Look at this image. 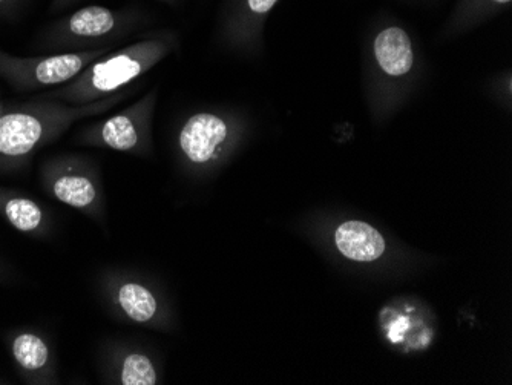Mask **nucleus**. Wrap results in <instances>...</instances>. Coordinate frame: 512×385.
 <instances>
[{"label": "nucleus", "instance_id": "1", "mask_svg": "<svg viewBox=\"0 0 512 385\" xmlns=\"http://www.w3.org/2000/svg\"><path fill=\"white\" fill-rule=\"evenodd\" d=\"M122 94L85 106L34 99L0 114V166L22 165L37 149L54 142L69 126L117 105Z\"/></svg>", "mask_w": 512, "mask_h": 385}, {"label": "nucleus", "instance_id": "2", "mask_svg": "<svg viewBox=\"0 0 512 385\" xmlns=\"http://www.w3.org/2000/svg\"><path fill=\"white\" fill-rule=\"evenodd\" d=\"M165 39H145L123 50L105 54L83 70L63 88L43 94L40 99L54 100L69 106H85L114 96L120 89L148 73L168 54Z\"/></svg>", "mask_w": 512, "mask_h": 385}, {"label": "nucleus", "instance_id": "3", "mask_svg": "<svg viewBox=\"0 0 512 385\" xmlns=\"http://www.w3.org/2000/svg\"><path fill=\"white\" fill-rule=\"evenodd\" d=\"M108 53V48H99L54 56L16 57L0 50V77L20 93L53 88L76 79L91 63Z\"/></svg>", "mask_w": 512, "mask_h": 385}, {"label": "nucleus", "instance_id": "4", "mask_svg": "<svg viewBox=\"0 0 512 385\" xmlns=\"http://www.w3.org/2000/svg\"><path fill=\"white\" fill-rule=\"evenodd\" d=\"M135 20L137 13L134 10L119 11L91 5L74 11L46 28L43 42L50 47L71 48L103 40H117V37L134 30Z\"/></svg>", "mask_w": 512, "mask_h": 385}, {"label": "nucleus", "instance_id": "5", "mask_svg": "<svg viewBox=\"0 0 512 385\" xmlns=\"http://www.w3.org/2000/svg\"><path fill=\"white\" fill-rule=\"evenodd\" d=\"M151 106V99L142 100L122 114L92 126L86 132V140L94 145L106 146L112 151L135 152L145 149Z\"/></svg>", "mask_w": 512, "mask_h": 385}, {"label": "nucleus", "instance_id": "6", "mask_svg": "<svg viewBox=\"0 0 512 385\" xmlns=\"http://www.w3.org/2000/svg\"><path fill=\"white\" fill-rule=\"evenodd\" d=\"M229 139V125L212 112H198L184 123L180 148L195 165H206L220 154Z\"/></svg>", "mask_w": 512, "mask_h": 385}, {"label": "nucleus", "instance_id": "7", "mask_svg": "<svg viewBox=\"0 0 512 385\" xmlns=\"http://www.w3.org/2000/svg\"><path fill=\"white\" fill-rule=\"evenodd\" d=\"M43 177L54 198L71 208L86 209L96 201V186L73 162L51 160L43 168Z\"/></svg>", "mask_w": 512, "mask_h": 385}, {"label": "nucleus", "instance_id": "8", "mask_svg": "<svg viewBox=\"0 0 512 385\" xmlns=\"http://www.w3.org/2000/svg\"><path fill=\"white\" fill-rule=\"evenodd\" d=\"M335 243L344 257L359 263L378 260L385 252V240L381 232L364 221L342 223L336 229Z\"/></svg>", "mask_w": 512, "mask_h": 385}, {"label": "nucleus", "instance_id": "9", "mask_svg": "<svg viewBox=\"0 0 512 385\" xmlns=\"http://www.w3.org/2000/svg\"><path fill=\"white\" fill-rule=\"evenodd\" d=\"M375 54L379 66L388 76H405L413 68V47L402 28L391 27L382 31L375 40Z\"/></svg>", "mask_w": 512, "mask_h": 385}, {"label": "nucleus", "instance_id": "10", "mask_svg": "<svg viewBox=\"0 0 512 385\" xmlns=\"http://www.w3.org/2000/svg\"><path fill=\"white\" fill-rule=\"evenodd\" d=\"M11 353L17 366L27 375L42 376L48 372L51 361L50 347L37 333H17L11 341Z\"/></svg>", "mask_w": 512, "mask_h": 385}, {"label": "nucleus", "instance_id": "11", "mask_svg": "<svg viewBox=\"0 0 512 385\" xmlns=\"http://www.w3.org/2000/svg\"><path fill=\"white\" fill-rule=\"evenodd\" d=\"M0 212L14 229L23 234H37L45 224L43 209L36 201L23 195L0 191Z\"/></svg>", "mask_w": 512, "mask_h": 385}, {"label": "nucleus", "instance_id": "12", "mask_svg": "<svg viewBox=\"0 0 512 385\" xmlns=\"http://www.w3.org/2000/svg\"><path fill=\"white\" fill-rule=\"evenodd\" d=\"M119 304L135 323H148L157 313L154 295L142 284L126 283L119 290Z\"/></svg>", "mask_w": 512, "mask_h": 385}, {"label": "nucleus", "instance_id": "13", "mask_svg": "<svg viewBox=\"0 0 512 385\" xmlns=\"http://www.w3.org/2000/svg\"><path fill=\"white\" fill-rule=\"evenodd\" d=\"M120 381L123 385H154L157 384V372L148 356L132 353L123 361Z\"/></svg>", "mask_w": 512, "mask_h": 385}, {"label": "nucleus", "instance_id": "14", "mask_svg": "<svg viewBox=\"0 0 512 385\" xmlns=\"http://www.w3.org/2000/svg\"><path fill=\"white\" fill-rule=\"evenodd\" d=\"M278 0H246V7L250 16L260 17L270 13Z\"/></svg>", "mask_w": 512, "mask_h": 385}, {"label": "nucleus", "instance_id": "15", "mask_svg": "<svg viewBox=\"0 0 512 385\" xmlns=\"http://www.w3.org/2000/svg\"><path fill=\"white\" fill-rule=\"evenodd\" d=\"M25 0H0V16H10L22 7Z\"/></svg>", "mask_w": 512, "mask_h": 385}, {"label": "nucleus", "instance_id": "16", "mask_svg": "<svg viewBox=\"0 0 512 385\" xmlns=\"http://www.w3.org/2000/svg\"><path fill=\"white\" fill-rule=\"evenodd\" d=\"M77 0H53V5H51V11L56 13V11L65 10V8L71 7V5L76 4Z\"/></svg>", "mask_w": 512, "mask_h": 385}, {"label": "nucleus", "instance_id": "17", "mask_svg": "<svg viewBox=\"0 0 512 385\" xmlns=\"http://www.w3.org/2000/svg\"><path fill=\"white\" fill-rule=\"evenodd\" d=\"M494 2H497V4H508L511 0H494Z\"/></svg>", "mask_w": 512, "mask_h": 385}, {"label": "nucleus", "instance_id": "18", "mask_svg": "<svg viewBox=\"0 0 512 385\" xmlns=\"http://www.w3.org/2000/svg\"><path fill=\"white\" fill-rule=\"evenodd\" d=\"M2 112H4V109H2V103H0V114H2Z\"/></svg>", "mask_w": 512, "mask_h": 385}]
</instances>
